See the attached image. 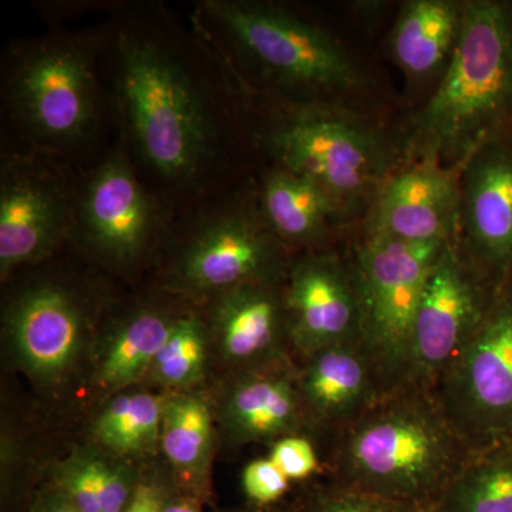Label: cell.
<instances>
[{"instance_id": "6da1fadb", "label": "cell", "mask_w": 512, "mask_h": 512, "mask_svg": "<svg viewBox=\"0 0 512 512\" xmlns=\"http://www.w3.org/2000/svg\"><path fill=\"white\" fill-rule=\"evenodd\" d=\"M476 457L431 390L382 394L340 430L335 481L433 512Z\"/></svg>"}, {"instance_id": "7a4b0ae2", "label": "cell", "mask_w": 512, "mask_h": 512, "mask_svg": "<svg viewBox=\"0 0 512 512\" xmlns=\"http://www.w3.org/2000/svg\"><path fill=\"white\" fill-rule=\"evenodd\" d=\"M512 133V2L467 0L446 72L406 138L412 161L461 168Z\"/></svg>"}, {"instance_id": "3957f363", "label": "cell", "mask_w": 512, "mask_h": 512, "mask_svg": "<svg viewBox=\"0 0 512 512\" xmlns=\"http://www.w3.org/2000/svg\"><path fill=\"white\" fill-rule=\"evenodd\" d=\"M119 97L141 156L158 174L190 183L211 154V120L194 83L150 40L124 36Z\"/></svg>"}, {"instance_id": "277c9868", "label": "cell", "mask_w": 512, "mask_h": 512, "mask_svg": "<svg viewBox=\"0 0 512 512\" xmlns=\"http://www.w3.org/2000/svg\"><path fill=\"white\" fill-rule=\"evenodd\" d=\"M265 141L281 170L318 185L343 215L373 202L399 168L389 138L349 106L293 103Z\"/></svg>"}, {"instance_id": "5b68a950", "label": "cell", "mask_w": 512, "mask_h": 512, "mask_svg": "<svg viewBox=\"0 0 512 512\" xmlns=\"http://www.w3.org/2000/svg\"><path fill=\"white\" fill-rule=\"evenodd\" d=\"M235 45L301 104L349 106L366 87V73L325 29L269 3L217 0L205 5Z\"/></svg>"}, {"instance_id": "8992f818", "label": "cell", "mask_w": 512, "mask_h": 512, "mask_svg": "<svg viewBox=\"0 0 512 512\" xmlns=\"http://www.w3.org/2000/svg\"><path fill=\"white\" fill-rule=\"evenodd\" d=\"M447 244H410L367 232L357 245L350 265L359 296V342L383 394L407 386L417 309Z\"/></svg>"}, {"instance_id": "52a82bcc", "label": "cell", "mask_w": 512, "mask_h": 512, "mask_svg": "<svg viewBox=\"0 0 512 512\" xmlns=\"http://www.w3.org/2000/svg\"><path fill=\"white\" fill-rule=\"evenodd\" d=\"M434 393L476 456L512 448V274Z\"/></svg>"}, {"instance_id": "ba28073f", "label": "cell", "mask_w": 512, "mask_h": 512, "mask_svg": "<svg viewBox=\"0 0 512 512\" xmlns=\"http://www.w3.org/2000/svg\"><path fill=\"white\" fill-rule=\"evenodd\" d=\"M498 285L471 261L457 238L448 242L431 268L417 309L407 386L434 392L483 320Z\"/></svg>"}, {"instance_id": "9c48e42d", "label": "cell", "mask_w": 512, "mask_h": 512, "mask_svg": "<svg viewBox=\"0 0 512 512\" xmlns=\"http://www.w3.org/2000/svg\"><path fill=\"white\" fill-rule=\"evenodd\" d=\"M285 252L261 208L237 204L195 229L174 266L173 282L191 295L217 296L247 284H276Z\"/></svg>"}, {"instance_id": "30bf717a", "label": "cell", "mask_w": 512, "mask_h": 512, "mask_svg": "<svg viewBox=\"0 0 512 512\" xmlns=\"http://www.w3.org/2000/svg\"><path fill=\"white\" fill-rule=\"evenodd\" d=\"M10 97L19 120L40 143H76L96 119L92 57L76 42L43 43L16 64Z\"/></svg>"}, {"instance_id": "8fae6325", "label": "cell", "mask_w": 512, "mask_h": 512, "mask_svg": "<svg viewBox=\"0 0 512 512\" xmlns=\"http://www.w3.org/2000/svg\"><path fill=\"white\" fill-rule=\"evenodd\" d=\"M77 198L52 170L26 158L2 167L0 272L2 278L49 255L76 225Z\"/></svg>"}, {"instance_id": "7c38bea8", "label": "cell", "mask_w": 512, "mask_h": 512, "mask_svg": "<svg viewBox=\"0 0 512 512\" xmlns=\"http://www.w3.org/2000/svg\"><path fill=\"white\" fill-rule=\"evenodd\" d=\"M160 224L156 201L121 156L104 161L77 197L74 229L87 247L113 264H131L143 256Z\"/></svg>"}, {"instance_id": "4fadbf2b", "label": "cell", "mask_w": 512, "mask_h": 512, "mask_svg": "<svg viewBox=\"0 0 512 512\" xmlns=\"http://www.w3.org/2000/svg\"><path fill=\"white\" fill-rule=\"evenodd\" d=\"M463 251L495 282L512 274V133L478 148L461 167Z\"/></svg>"}, {"instance_id": "5bb4252c", "label": "cell", "mask_w": 512, "mask_h": 512, "mask_svg": "<svg viewBox=\"0 0 512 512\" xmlns=\"http://www.w3.org/2000/svg\"><path fill=\"white\" fill-rule=\"evenodd\" d=\"M461 168L412 161L397 168L370 208L369 234L410 244H447L458 234Z\"/></svg>"}, {"instance_id": "9a60e30c", "label": "cell", "mask_w": 512, "mask_h": 512, "mask_svg": "<svg viewBox=\"0 0 512 512\" xmlns=\"http://www.w3.org/2000/svg\"><path fill=\"white\" fill-rule=\"evenodd\" d=\"M286 332L305 355L359 342L360 306L352 265L336 256L312 254L289 272L284 291ZM360 343V342H359Z\"/></svg>"}, {"instance_id": "2e32d148", "label": "cell", "mask_w": 512, "mask_h": 512, "mask_svg": "<svg viewBox=\"0 0 512 512\" xmlns=\"http://www.w3.org/2000/svg\"><path fill=\"white\" fill-rule=\"evenodd\" d=\"M5 319L20 362L39 379H57L79 356L86 311L66 286L47 282L26 288L10 303Z\"/></svg>"}, {"instance_id": "e0dca14e", "label": "cell", "mask_w": 512, "mask_h": 512, "mask_svg": "<svg viewBox=\"0 0 512 512\" xmlns=\"http://www.w3.org/2000/svg\"><path fill=\"white\" fill-rule=\"evenodd\" d=\"M275 285H241L214 296L212 330L228 362L264 369L284 360V293L279 295Z\"/></svg>"}, {"instance_id": "ac0fdd59", "label": "cell", "mask_w": 512, "mask_h": 512, "mask_svg": "<svg viewBox=\"0 0 512 512\" xmlns=\"http://www.w3.org/2000/svg\"><path fill=\"white\" fill-rule=\"evenodd\" d=\"M298 386L306 412L340 430L383 394L375 367L359 342L330 346L306 357Z\"/></svg>"}, {"instance_id": "d6986e66", "label": "cell", "mask_w": 512, "mask_h": 512, "mask_svg": "<svg viewBox=\"0 0 512 512\" xmlns=\"http://www.w3.org/2000/svg\"><path fill=\"white\" fill-rule=\"evenodd\" d=\"M303 412L298 379L279 365L242 377L224 403L225 426L245 443L295 436Z\"/></svg>"}, {"instance_id": "ffe728a7", "label": "cell", "mask_w": 512, "mask_h": 512, "mask_svg": "<svg viewBox=\"0 0 512 512\" xmlns=\"http://www.w3.org/2000/svg\"><path fill=\"white\" fill-rule=\"evenodd\" d=\"M464 2L412 0L400 9L389 46L394 62L416 82L443 76L463 23Z\"/></svg>"}, {"instance_id": "44dd1931", "label": "cell", "mask_w": 512, "mask_h": 512, "mask_svg": "<svg viewBox=\"0 0 512 512\" xmlns=\"http://www.w3.org/2000/svg\"><path fill=\"white\" fill-rule=\"evenodd\" d=\"M261 210L276 237L284 244L316 245L343 217L325 191L288 171H272L261 194Z\"/></svg>"}, {"instance_id": "7402d4cb", "label": "cell", "mask_w": 512, "mask_h": 512, "mask_svg": "<svg viewBox=\"0 0 512 512\" xmlns=\"http://www.w3.org/2000/svg\"><path fill=\"white\" fill-rule=\"evenodd\" d=\"M173 316L157 309H138L111 333L97 369V382L109 392L126 389L150 373L174 325Z\"/></svg>"}, {"instance_id": "603a6c76", "label": "cell", "mask_w": 512, "mask_h": 512, "mask_svg": "<svg viewBox=\"0 0 512 512\" xmlns=\"http://www.w3.org/2000/svg\"><path fill=\"white\" fill-rule=\"evenodd\" d=\"M161 447L180 474L192 497L201 500L212 444L211 414L207 404L194 396L164 400Z\"/></svg>"}, {"instance_id": "cb8c5ba5", "label": "cell", "mask_w": 512, "mask_h": 512, "mask_svg": "<svg viewBox=\"0 0 512 512\" xmlns=\"http://www.w3.org/2000/svg\"><path fill=\"white\" fill-rule=\"evenodd\" d=\"M163 407L150 393L120 394L97 416L94 437L121 456L151 453L161 440Z\"/></svg>"}, {"instance_id": "d4e9b609", "label": "cell", "mask_w": 512, "mask_h": 512, "mask_svg": "<svg viewBox=\"0 0 512 512\" xmlns=\"http://www.w3.org/2000/svg\"><path fill=\"white\" fill-rule=\"evenodd\" d=\"M433 512H512V448L474 457Z\"/></svg>"}, {"instance_id": "484cf974", "label": "cell", "mask_w": 512, "mask_h": 512, "mask_svg": "<svg viewBox=\"0 0 512 512\" xmlns=\"http://www.w3.org/2000/svg\"><path fill=\"white\" fill-rule=\"evenodd\" d=\"M207 360V330L198 316L175 318L150 375L167 387H187L201 379Z\"/></svg>"}, {"instance_id": "4316f807", "label": "cell", "mask_w": 512, "mask_h": 512, "mask_svg": "<svg viewBox=\"0 0 512 512\" xmlns=\"http://www.w3.org/2000/svg\"><path fill=\"white\" fill-rule=\"evenodd\" d=\"M276 512H430L412 504L353 490L333 480L309 488L285 510Z\"/></svg>"}, {"instance_id": "83f0119b", "label": "cell", "mask_w": 512, "mask_h": 512, "mask_svg": "<svg viewBox=\"0 0 512 512\" xmlns=\"http://www.w3.org/2000/svg\"><path fill=\"white\" fill-rule=\"evenodd\" d=\"M97 453L83 451L53 474L52 487L80 512H101L99 484H97Z\"/></svg>"}, {"instance_id": "f1b7e54d", "label": "cell", "mask_w": 512, "mask_h": 512, "mask_svg": "<svg viewBox=\"0 0 512 512\" xmlns=\"http://www.w3.org/2000/svg\"><path fill=\"white\" fill-rule=\"evenodd\" d=\"M96 463L101 512H127L141 480L119 461L97 454Z\"/></svg>"}, {"instance_id": "f546056e", "label": "cell", "mask_w": 512, "mask_h": 512, "mask_svg": "<svg viewBox=\"0 0 512 512\" xmlns=\"http://www.w3.org/2000/svg\"><path fill=\"white\" fill-rule=\"evenodd\" d=\"M291 487V480L272 463L271 458H258L245 467L242 488L252 505L271 508L278 504Z\"/></svg>"}, {"instance_id": "4dcf8cb0", "label": "cell", "mask_w": 512, "mask_h": 512, "mask_svg": "<svg viewBox=\"0 0 512 512\" xmlns=\"http://www.w3.org/2000/svg\"><path fill=\"white\" fill-rule=\"evenodd\" d=\"M269 458L291 481L306 480L319 467L311 441L299 436H286L276 441Z\"/></svg>"}, {"instance_id": "1f68e13d", "label": "cell", "mask_w": 512, "mask_h": 512, "mask_svg": "<svg viewBox=\"0 0 512 512\" xmlns=\"http://www.w3.org/2000/svg\"><path fill=\"white\" fill-rule=\"evenodd\" d=\"M168 495L170 493L163 485L154 481H140L133 503L128 507L127 512H161Z\"/></svg>"}, {"instance_id": "d6a6232c", "label": "cell", "mask_w": 512, "mask_h": 512, "mask_svg": "<svg viewBox=\"0 0 512 512\" xmlns=\"http://www.w3.org/2000/svg\"><path fill=\"white\" fill-rule=\"evenodd\" d=\"M28 512H80L63 497L55 487L40 493L30 505Z\"/></svg>"}, {"instance_id": "836d02e7", "label": "cell", "mask_w": 512, "mask_h": 512, "mask_svg": "<svg viewBox=\"0 0 512 512\" xmlns=\"http://www.w3.org/2000/svg\"><path fill=\"white\" fill-rule=\"evenodd\" d=\"M161 512H204L200 500L192 495H168Z\"/></svg>"}, {"instance_id": "e575fe53", "label": "cell", "mask_w": 512, "mask_h": 512, "mask_svg": "<svg viewBox=\"0 0 512 512\" xmlns=\"http://www.w3.org/2000/svg\"><path fill=\"white\" fill-rule=\"evenodd\" d=\"M238 512H276V511H272L271 508H259V507H255V505H252L251 510L238 511Z\"/></svg>"}]
</instances>
